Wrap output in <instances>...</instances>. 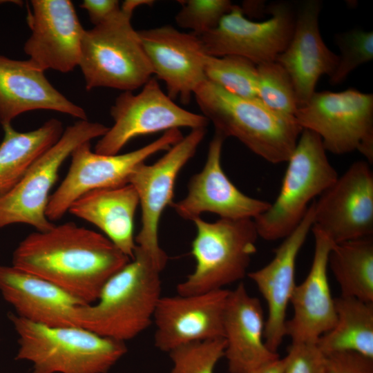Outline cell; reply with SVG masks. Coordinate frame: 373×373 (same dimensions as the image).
Listing matches in <instances>:
<instances>
[{
  "label": "cell",
  "instance_id": "27",
  "mask_svg": "<svg viewBox=\"0 0 373 373\" xmlns=\"http://www.w3.org/2000/svg\"><path fill=\"white\" fill-rule=\"evenodd\" d=\"M334 327L316 343L324 354L353 352L373 358V303L340 296L334 298Z\"/></svg>",
  "mask_w": 373,
  "mask_h": 373
},
{
  "label": "cell",
  "instance_id": "24",
  "mask_svg": "<svg viewBox=\"0 0 373 373\" xmlns=\"http://www.w3.org/2000/svg\"><path fill=\"white\" fill-rule=\"evenodd\" d=\"M58 111L86 120L85 111L68 100L49 82L44 71L29 60L0 55V122L11 124L17 115L32 110Z\"/></svg>",
  "mask_w": 373,
  "mask_h": 373
},
{
  "label": "cell",
  "instance_id": "4",
  "mask_svg": "<svg viewBox=\"0 0 373 373\" xmlns=\"http://www.w3.org/2000/svg\"><path fill=\"white\" fill-rule=\"evenodd\" d=\"M18 335L16 358L32 373H107L127 352L124 342L81 327H50L8 314Z\"/></svg>",
  "mask_w": 373,
  "mask_h": 373
},
{
  "label": "cell",
  "instance_id": "29",
  "mask_svg": "<svg viewBox=\"0 0 373 373\" xmlns=\"http://www.w3.org/2000/svg\"><path fill=\"white\" fill-rule=\"evenodd\" d=\"M207 80L245 98L257 97V66L242 57L207 55L204 61Z\"/></svg>",
  "mask_w": 373,
  "mask_h": 373
},
{
  "label": "cell",
  "instance_id": "26",
  "mask_svg": "<svg viewBox=\"0 0 373 373\" xmlns=\"http://www.w3.org/2000/svg\"><path fill=\"white\" fill-rule=\"evenodd\" d=\"M3 139L0 144V196L10 191L32 164L61 136V122L52 118L39 128L19 132L11 124L2 126Z\"/></svg>",
  "mask_w": 373,
  "mask_h": 373
},
{
  "label": "cell",
  "instance_id": "11",
  "mask_svg": "<svg viewBox=\"0 0 373 373\" xmlns=\"http://www.w3.org/2000/svg\"><path fill=\"white\" fill-rule=\"evenodd\" d=\"M111 115L114 124L95 144L97 153L116 155L134 137L182 127L206 128L209 124L203 115L175 104L155 77L137 94L122 93L111 106Z\"/></svg>",
  "mask_w": 373,
  "mask_h": 373
},
{
  "label": "cell",
  "instance_id": "23",
  "mask_svg": "<svg viewBox=\"0 0 373 373\" xmlns=\"http://www.w3.org/2000/svg\"><path fill=\"white\" fill-rule=\"evenodd\" d=\"M0 292L18 316L50 327L75 326V309L87 305L50 281L12 265H0Z\"/></svg>",
  "mask_w": 373,
  "mask_h": 373
},
{
  "label": "cell",
  "instance_id": "38",
  "mask_svg": "<svg viewBox=\"0 0 373 373\" xmlns=\"http://www.w3.org/2000/svg\"><path fill=\"white\" fill-rule=\"evenodd\" d=\"M154 2L152 0H126L124 1L121 8L133 13L136 8L144 5L151 6Z\"/></svg>",
  "mask_w": 373,
  "mask_h": 373
},
{
  "label": "cell",
  "instance_id": "10",
  "mask_svg": "<svg viewBox=\"0 0 373 373\" xmlns=\"http://www.w3.org/2000/svg\"><path fill=\"white\" fill-rule=\"evenodd\" d=\"M183 137L180 129L169 130L143 147L116 155L92 151L90 142L79 145L70 155L71 163L65 178L50 196L46 209L47 218L51 222L61 219L70 205L88 192L128 184L138 165L159 151H166Z\"/></svg>",
  "mask_w": 373,
  "mask_h": 373
},
{
  "label": "cell",
  "instance_id": "35",
  "mask_svg": "<svg viewBox=\"0 0 373 373\" xmlns=\"http://www.w3.org/2000/svg\"><path fill=\"white\" fill-rule=\"evenodd\" d=\"M327 373H373V358L353 352L325 354Z\"/></svg>",
  "mask_w": 373,
  "mask_h": 373
},
{
  "label": "cell",
  "instance_id": "8",
  "mask_svg": "<svg viewBox=\"0 0 373 373\" xmlns=\"http://www.w3.org/2000/svg\"><path fill=\"white\" fill-rule=\"evenodd\" d=\"M108 128L102 124L79 120L68 126L59 140L30 167L22 179L7 193L0 196V229L23 223L38 231L50 229L55 224L46 216L49 193L59 169L79 145L102 137Z\"/></svg>",
  "mask_w": 373,
  "mask_h": 373
},
{
  "label": "cell",
  "instance_id": "20",
  "mask_svg": "<svg viewBox=\"0 0 373 373\" xmlns=\"http://www.w3.org/2000/svg\"><path fill=\"white\" fill-rule=\"evenodd\" d=\"M314 251L306 278L296 285L290 303L294 309L286 322V336L291 344L316 343L336 320L334 298L327 276L329 254L335 244L325 233L312 226Z\"/></svg>",
  "mask_w": 373,
  "mask_h": 373
},
{
  "label": "cell",
  "instance_id": "5",
  "mask_svg": "<svg viewBox=\"0 0 373 373\" xmlns=\"http://www.w3.org/2000/svg\"><path fill=\"white\" fill-rule=\"evenodd\" d=\"M132 15L121 8L104 22L84 30L78 66L87 90L106 87L133 91L153 75L137 30L132 26Z\"/></svg>",
  "mask_w": 373,
  "mask_h": 373
},
{
  "label": "cell",
  "instance_id": "31",
  "mask_svg": "<svg viewBox=\"0 0 373 373\" xmlns=\"http://www.w3.org/2000/svg\"><path fill=\"white\" fill-rule=\"evenodd\" d=\"M225 345L224 338H219L178 347L168 353L173 363L169 373H214Z\"/></svg>",
  "mask_w": 373,
  "mask_h": 373
},
{
  "label": "cell",
  "instance_id": "16",
  "mask_svg": "<svg viewBox=\"0 0 373 373\" xmlns=\"http://www.w3.org/2000/svg\"><path fill=\"white\" fill-rule=\"evenodd\" d=\"M27 21L31 35L24 51L37 68L68 73L79 65L84 32L68 0H32Z\"/></svg>",
  "mask_w": 373,
  "mask_h": 373
},
{
  "label": "cell",
  "instance_id": "30",
  "mask_svg": "<svg viewBox=\"0 0 373 373\" xmlns=\"http://www.w3.org/2000/svg\"><path fill=\"white\" fill-rule=\"evenodd\" d=\"M257 97L270 110L294 117L298 108L291 79L276 61L257 65Z\"/></svg>",
  "mask_w": 373,
  "mask_h": 373
},
{
  "label": "cell",
  "instance_id": "19",
  "mask_svg": "<svg viewBox=\"0 0 373 373\" xmlns=\"http://www.w3.org/2000/svg\"><path fill=\"white\" fill-rule=\"evenodd\" d=\"M314 201L298 225L274 251L273 259L263 267L247 273L267 304L264 341L276 352L286 336V315L295 282L296 261L314 221Z\"/></svg>",
  "mask_w": 373,
  "mask_h": 373
},
{
  "label": "cell",
  "instance_id": "33",
  "mask_svg": "<svg viewBox=\"0 0 373 373\" xmlns=\"http://www.w3.org/2000/svg\"><path fill=\"white\" fill-rule=\"evenodd\" d=\"M182 8L175 15V22L182 28L190 29L200 36L214 29L221 19L235 6L229 0L180 1Z\"/></svg>",
  "mask_w": 373,
  "mask_h": 373
},
{
  "label": "cell",
  "instance_id": "12",
  "mask_svg": "<svg viewBox=\"0 0 373 373\" xmlns=\"http://www.w3.org/2000/svg\"><path fill=\"white\" fill-rule=\"evenodd\" d=\"M206 132V128L191 129L155 162L138 165L128 178V183L135 189L141 207V228L135 238L136 247L147 254L161 270L168 257L159 245L160 220L173 202L179 172L193 157Z\"/></svg>",
  "mask_w": 373,
  "mask_h": 373
},
{
  "label": "cell",
  "instance_id": "17",
  "mask_svg": "<svg viewBox=\"0 0 373 373\" xmlns=\"http://www.w3.org/2000/svg\"><path fill=\"white\" fill-rule=\"evenodd\" d=\"M224 140L215 133L205 164L190 179L186 195L170 204L182 218L193 221L202 213L209 212L220 218L254 220L269 207L270 202L240 191L223 171L221 155Z\"/></svg>",
  "mask_w": 373,
  "mask_h": 373
},
{
  "label": "cell",
  "instance_id": "36",
  "mask_svg": "<svg viewBox=\"0 0 373 373\" xmlns=\"http://www.w3.org/2000/svg\"><path fill=\"white\" fill-rule=\"evenodd\" d=\"M80 7L85 9L90 21L97 26L120 10L121 6L117 0H84Z\"/></svg>",
  "mask_w": 373,
  "mask_h": 373
},
{
  "label": "cell",
  "instance_id": "2",
  "mask_svg": "<svg viewBox=\"0 0 373 373\" xmlns=\"http://www.w3.org/2000/svg\"><path fill=\"white\" fill-rule=\"evenodd\" d=\"M162 270L135 247L132 259L104 285L97 300L77 307L75 326L126 343L152 323L161 298Z\"/></svg>",
  "mask_w": 373,
  "mask_h": 373
},
{
  "label": "cell",
  "instance_id": "21",
  "mask_svg": "<svg viewBox=\"0 0 373 373\" xmlns=\"http://www.w3.org/2000/svg\"><path fill=\"white\" fill-rule=\"evenodd\" d=\"M321 3L307 0L301 3L296 14L291 39L285 50L275 61L289 75L298 108L303 106L316 92L319 78L334 72L339 56L324 43L318 27Z\"/></svg>",
  "mask_w": 373,
  "mask_h": 373
},
{
  "label": "cell",
  "instance_id": "3",
  "mask_svg": "<svg viewBox=\"0 0 373 373\" xmlns=\"http://www.w3.org/2000/svg\"><path fill=\"white\" fill-rule=\"evenodd\" d=\"M193 95L215 133L236 138L272 164L285 162L291 156L303 131L295 118L270 110L258 98L237 96L207 79Z\"/></svg>",
  "mask_w": 373,
  "mask_h": 373
},
{
  "label": "cell",
  "instance_id": "14",
  "mask_svg": "<svg viewBox=\"0 0 373 373\" xmlns=\"http://www.w3.org/2000/svg\"><path fill=\"white\" fill-rule=\"evenodd\" d=\"M313 227L334 243L372 236L373 172L363 160L345 172L314 201Z\"/></svg>",
  "mask_w": 373,
  "mask_h": 373
},
{
  "label": "cell",
  "instance_id": "7",
  "mask_svg": "<svg viewBox=\"0 0 373 373\" xmlns=\"http://www.w3.org/2000/svg\"><path fill=\"white\" fill-rule=\"evenodd\" d=\"M326 152L317 134L303 129L276 200L254 219L258 237L284 239L300 222L309 202L335 182L338 175Z\"/></svg>",
  "mask_w": 373,
  "mask_h": 373
},
{
  "label": "cell",
  "instance_id": "9",
  "mask_svg": "<svg viewBox=\"0 0 373 373\" xmlns=\"http://www.w3.org/2000/svg\"><path fill=\"white\" fill-rule=\"evenodd\" d=\"M303 128L317 134L336 155L358 151L373 162V95L354 88L315 92L295 115Z\"/></svg>",
  "mask_w": 373,
  "mask_h": 373
},
{
  "label": "cell",
  "instance_id": "15",
  "mask_svg": "<svg viewBox=\"0 0 373 373\" xmlns=\"http://www.w3.org/2000/svg\"><path fill=\"white\" fill-rule=\"evenodd\" d=\"M229 291L161 296L153 319L154 345L169 353L188 343L224 338L223 322Z\"/></svg>",
  "mask_w": 373,
  "mask_h": 373
},
{
  "label": "cell",
  "instance_id": "22",
  "mask_svg": "<svg viewBox=\"0 0 373 373\" xmlns=\"http://www.w3.org/2000/svg\"><path fill=\"white\" fill-rule=\"evenodd\" d=\"M265 320L259 299L243 283L229 291L224 316V357L230 373H254L280 358L264 341Z\"/></svg>",
  "mask_w": 373,
  "mask_h": 373
},
{
  "label": "cell",
  "instance_id": "28",
  "mask_svg": "<svg viewBox=\"0 0 373 373\" xmlns=\"http://www.w3.org/2000/svg\"><path fill=\"white\" fill-rule=\"evenodd\" d=\"M328 267L343 296L373 303V238L335 243L328 258Z\"/></svg>",
  "mask_w": 373,
  "mask_h": 373
},
{
  "label": "cell",
  "instance_id": "32",
  "mask_svg": "<svg viewBox=\"0 0 373 373\" xmlns=\"http://www.w3.org/2000/svg\"><path fill=\"white\" fill-rule=\"evenodd\" d=\"M341 55L338 65L329 77L332 84L342 83L361 64L373 59V32L354 29L336 36Z\"/></svg>",
  "mask_w": 373,
  "mask_h": 373
},
{
  "label": "cell",
  "instance_id": "13",
  "mask_svg": "<svg viewBox=\"0 0 373 373\" xmlns=\"http://www.w3.org/2000/svg\"><path fill=\"white\" fill-rule=\"evenodd\" d=\"M271 17L253 21L235 5L213 30L199 36L208 55H236L256 66L275 61L289 44L294 29L296 13L287 3H275L268 8Z\"/></svg>",
  "mask_w": 373,
  "mask_h": 373
},
{
  "label": "cell",
  "instance_id": "25",
  "mask_svg": "<svg viewBox=\"0 0 373 373\" xmlns=\"http://www.w3.org/2000/svg\"><path fill=\"white\" fill-rule=\"evenodd\" d=\"M139 204L135 189L128 183L88 192L70 205L68 212L95 225L132 259L136 247L133 222Z\"/></svg>",
  "mask_w": 373,
  "mask_h": 373
},
{
  "label": "cell",
  "instance_id": "18",
  "mask_svg": "<svg viewBox=\"0 0 373 373\" xmlns=\"http://www.w3.org/2000/svg\"><path fill=\"white\" fill-rule=\"evenodd\" d=\"M137 33L153 74L165 83L168 96L189 104L195 90L207 79L204 61L208 55L200 37L169 25Z\"/></svg>",
  "mask_w": 373,
  "mask_h": 373
},
{
  "label": "cell",
  "instance_id": "1",
  "mask_svg": "<svg viewBox=\"0 0 373 373\" xmlns=\"http://www.w3.org/2000/svg\"><path fill=\"white\" fill-rule=\"evenodd\" d=\"M130 260L105 236L68 222L27 236L15 249L12 265L92 304Z\"/></svg>",
  "mask_w": 373,
  "mask_h": 373
},
{
  "label": "cell",
  "instance_id": "34",
  "mask_svg": "<svg viewBox=\"0 0 373 373\" xmlns=\"http://www.w3.org/2000/svg\"><path fill=\"white\" fill-rule=\"evenodd\" d=\"M285 358V373H327L325 355L316 343L291 344Z\"/></svg>",
  "mask_w": 373,
  "mask_h": 373
},
{
  "label": "cell",
  "instance_id": "6",
  "mask_svg": "<svg viewBox=\"0 0 373 373\" xmlns=\"http://www.w3.org/2000/svg\"><path fill=\"white\" fill-rule=\"evenodd\" d=\"M193 222L196 234L191 243L193 271L177 285L180 295L213 290L240 281L247 275L258 238L253 219L220 218L207 222L198 217Z\"/></svg>",
  "mask_w": 373,
  "mask_h": 373
},
{
  "label": "cell",
  "instance_id": "37",
  "mask_svg": "<svg viewBox=\"0 0 373 373\" xmlns=\"http://www.w3.org/2000/svg\"><path fill=\"white\" fill-rule=\"evenodd\" d=\"M285 358H278L261 367L254 373H285Z\"/></svg>",
  "mask_w": 373,
  "mask_h": 373
}]
</instances>
